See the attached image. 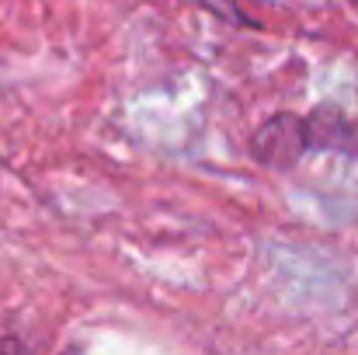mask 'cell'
I'll list each match as a JSON object with an SVG mask.
<instances>
[{
	"label": "cell",
	"instance_id": "7a4b0ae2",
	"mask_svg": "<svg viewBox=\"0 0 358 355\" xmlns=\"http://www.w3.org/2000/svg\"><path fill=\"white\" fill-rule=\"evenodd\" d=\"M310 125V139H313V150H348L352 146V122L341 116L338 109H317L313 116H306Z\"/></svg>",
	"mask_w": 358,
	"mask_h": 355
},
{
	"label": "cell",
	"instance_id": "3957f363",
	"mask_svg": "<svg viewBox=\"0 0 358 355\" xmlns=\"http://www.w3.org/2000/svg\"><path fill=\"white\" fill-rule=\"evenodd\" d=\"M0 355H21V349H17L14 342H3V352H0Z\"/></svg>",
	"mask_w": 358,
	"mask_h": 355
},
{
	"label": "cell",
	"instance_id": "6da1fadb",
	"mask_svg": "<svg viewBox=\"0 0 358 355\" xmlns=\"http://www.w3.org/2000/svg\"><path fill=\"white\" fill-rule=\"evenodd\" d=\"M310 150H313V139H310L306 116H292V112H278V116L264 118L257 125V132L250 136L254 160L264 167H275V171L296 167Z\"/></svg>",
	"mask_w": 358,
	"mask_h": 355
},
{
	"label": "cell",
	"instance_id": "277c9868",
	"mask_svg": "<svg viewBox=\"0 0 358 355\" xmlns=\"http://www.w3.org/2000/svg\"><path fill=\"white\" fill-rule=\"evenodd\" d=\"M352 4H358V0H352Z\"/></svg>",
	"mask_w": 358,
	"mask_h": 355
}]
</instances>
